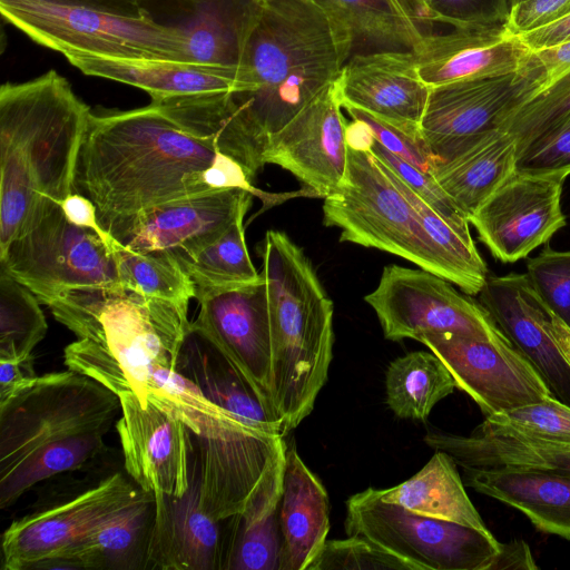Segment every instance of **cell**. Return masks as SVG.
I'll return each instance as SVG.
<instances>
[{
    "mask_svg": "<svg viewBox=\"0 0 570 570\" xmlns=\"http://www.w3.org/2000/svg\"><path fill=\"white\" fill-rule=\"evenodd\" d=\"M364 299L390 341H417L423 334L438 333L483 340L507 337L480 302L423 268L384 267L379 285Z\"/></svg>",
    "mask_w": 570,
    "mask_h": 570,
    "instance_id": "12",
    "label": "cell"
},
{
    "mask_svg": "<svg viewBox=\"0 0 570 570\" xmlns=\"http://www.w3.org/2000/svg\"><path fill=\"white\" fill-rule=\"evenodd\" d=\"M543 88L527 68L430 88L420 135L435 160L445 163L491 134Z\"/></svg>",
    "mask_w": 570,
    "mask_h": 570,
    "instance_id": "13",
    "label": "cell"
},
{
    "mask_svg": "<svg viewBox=\"0 0 570 570\" xmlns=\"http://www.w3.org/2000/svg\"><path fill=\"white\" fill-rule=\"evenodd\" d=\"M37 296L0 268V361L23 360L47 333Z\"/></svg>",
    "mask_w": 570,
    "mask_h": 570,
    "instance_id": "41",
    "label": "cell"
},
{
    "mask_svg": "<svg viewBox=\"0 0 570 570\" xmlns=\"http://www.w3.org/2000/svg\"><path fill=\"white\" fill-rule=\"evenodd\" d=\"M479 295V302L531 362L553 396L570 406V325L527 274L489 275Z\"/></svg>",
    "mask_w": 570,
    "mask_h": 570,
    "instance_id": "15",
    "label": "cell"
},
{
    "mask_svg": "<svg viewBox=\"0 0 570 570\" xmlns=\"http://www.w3.org/2000/svg\"><path fill=\"white\" fill-rule=\"evenodd\" d=\"M154 507V497L145 492L137 502L35 569L135 568V562L147 561Z\"/></svg>",
    "mask_w": 570,
    "mask_h": 570,
    "instance_id": "31",
    "label": "cell"
},
{
    "mask_svg": "<svg viewBox=\"0 0 570 570\" xmlns=\"http://www.w3.org/2000/svg\"><path fill=\"white\" fill-rule=\"evenodd\" d=\"M456 465L448 453L435 450L412 478L390 489H376L377 494L413 513L488 531L464 490Z\"/></svg>",
    "mask_w": 570,
    "mask_h": 570,
    "instance_id": "34",
    "label": "cell"
},
{
    "mask_svg": "<svg viewBox=\"0 0 570 570\" xmlns=\"http://www.w3.org/2000/svg\"><path fill=\"white\" fill-rule=\"evenodd\" d=\"M147 401L175 413L190 430L199 503L217 521L243 513L285 456L284 436L215 404L178 368L161 366L153 373Z\"/></svg>",
    "mask_w": 570,
    "mask_h": 570,
    "instance_id": "7",
    "label": "cell"
},
{
    "mask_svg": "<svg viewBox=\"0 0 570 570\" xmlns=\"http://www.w3.org/2000/svg\"><path fill=\"white\" fill-rule=\"evenodd\" d=\"M336 85L343 108L360 109L420 135L430 87L419 75L413 50L356 53L344 65Z\"/></svg>",
    "mask_w": 570,
    "mask_h": 570,
    "instance_id": "22",
    "label": "cell"
},
{
    "mask_svg": "<svg viewBox=\"0 0 570 570\" xmlns=\"http://www.w3.org/2000/svg\"><path fill=\"white\" fill-rule=\"evenodd\" d=\"M154 500L147 562L153 568L169 570L223 569L222 521L213 519L200 507L195 464L190 487L183 497L165 495Z\"/></svg>",
    "mask_w": 570,
    "mask_h": 570,
    "instance_id": "25",
    "label": "cell"
},
{
    "mask_svg": "<svg viewBox=\"0 0 570 570\" xmlns=\"http://www.w3.org/2000/svg\"><path fill=\"white\" fill-rule=\"evenodd\" d=\"M243 219L195 258L180 263L194 283L195 298L261 278L247 250Z\"/></svg>",
    "mask_w": 570,
    "mask_h": 570,
    "instance_id": "40",
    "label": "cell"
},
{
    "mask_svg": "<svg viewBox=\"0 0 570 570\" xmlns=\"http://www.w3.org/2000/svg\"><path fill=\"white\" fill-rule=\"evenodd\" d=\"M220 157L151 102L91 112L72 193L94 203L105 228L145 209L215 190L207 174Z\"/></svg>",
    "mask_w": 570,
    "mask_h": 570,
    "instance_id": "1",
    "label": "cell"
},
{
    "mask_svg": "<svg viewBox=\"0 0 570 570\" xmlns=\"http://www.w3.org/2000/svg\"><path fill=\"white\" fill-rule=\"evenodd\" d=\"M517 144L498 130L452 159L433 176L468 219L515 173ZM470 223V222H469Z\"/></svg>",
    "mask_w": 570,
    "mask_h": 570,
    "instance_id": "32",
    "label": "cell"
},
{
    "mask_svg": "<svg viewBox=\"0 0 570 570\" xmlns=\"http://www.w3.org/2000/svg\"><path fill=\"white\" fill-rule=\"evenodd\" d=\"M473 433L570 452V406L556 397L485 416Z\"/></svg>",
    "mask_w": 570,
    "mask_h": 570,
    "instance_id": "39",
    "label": "cell"
},
{
    "mask_svg": "<svg viewBox=\"0 0 570 570\" xmlns=\"http://www.w3.org/2000/svg\"><path fill=\"white\" fill-rule=\"evenodd\" d=\"M436 23L450 27L504 26L511 0H429Z\"/></svg>",
    "mask_w": 570,
    "mask_h": 570,
    "instance_id": "48",
    "label": "cell"
},
{
    "mask_svg": "<svg viewBox=\"0 0 570 570\" xmlns=\"http://www.w3.org/2000/svg\"><path fill=\"white\" fill-rule=\"evenodd\" d=\"M463 483L521 511L540 531L570 540V474L538 469H463Z\"/></svg>",
    "mask_w": 570,
    "mask_h": 570,
    "instance_id": "29",
    "label": "cell"
},
{
    "mask_svg": "<svg viewBox=\"0 0 570 570\" xmlns=\"http://www.w3.org/2000/svg\"><path fill=\"white\" fill-rule=\"evenodd\" d=\"M522 1H524V0H511V7L517 4V3H519V2H522Z\"/></svg>",
    "mask_w": 570,
    "mask_h": 570,
    "instance_id": "58",
    "label": "cell"
},
{
    "mask_svg": "<svg viewBox=\"0 0 570 570\" xmlns=\"http://www.w3.org/2000/svg\"><path fill=\"white\" fill-rule=\"evenodd\" d=\"M191 325L272 406V330L264 276L254 283L207 293Z\"/></svg>",
    "mask_w": 570,
    "mask_h": 570,
    "instance_id": "20",
    "label": "cell"
},
{
    "mask_svg": "<svg viewBox=\"0 0 570 570\" xmlns=\"http://www.w3.org/2000/svg\"><path fill=\"white\" fill-rule=\"evenodd\" d=\"M323 218L324 225L341 230V242L405 258L466 295H478L484 286L429 236L384 164L367 150L347 146L345 176L324 198Z\"/></svg>",
    "mask_w": 570,
    "mask_h": 570,
    "instance_id": "8",
    "label": "cell"
},
{
    "mask_svg": "<svg viewBox=\"0 0 570 570\" xmlns=\"http://www.w3.org/2000/svg\"><path fill=\"white\" fill-rule=\"evenodd\" d=\"M120 285L188 309L195 286L178 259L166 250H134L110 236L107 240Z\"/></svg>",
    "mask_w": 570,
    "mask_h": 570,
    "instance_id": "38",
    "label": "cell"
},
{
    "mask_svg": "<svg viewBox=\"0 0 570 570\" xmlns=\"http://www.w3.org/2000/svg\"><path fill=\"white\" fill-rule=\"evenodd\" d=\"M178 370L215 404L257 429L285 436L274 407L194 328L191 322L181 347Z\"/></svg>",
    "mask_w": 570,
    "mask_h": 570,
    "instance_id": "30",
    "label": "cell"
},
{
    "mask_svg": "<svg viewBox=\"0 0 570 570\" xmlns=\"http://www.w3.org/2000/svg\"><path fill=\"white\" fill-rule=\"evenodd\" d=\"M187 134L233 159L250 181L265 165V144L235 91L151 100Z\"/></svg>",
    "mask_w": 570,
    "mask_h": 570,
    "instance_id": "26",
    "label": "cell"
},
{
    "mask_svg": "<svg viewBox=\"0 0 570 570\" xmlns=\"http://www.w3.org/2000/svg\"><path fill=\"white\" fill-rule=\"evenodd\" d=\"M417 570L415 566L361 535L326 540L307 570Z\"/></svg>",
    "mask_w": 570,
    "mask_h": 570,
    "instance_id": "43",
    "label": "cell"
},
{
    "mask_svg": "<svg viewBox=\"0 0 570 570\" xmlns=\"http://www.w3.org/2000/svg\"><path fill=\"white\" fill-rule=\"evenodd\" d=\"M570 14V0H524L511 7L504 28L518 36Z\"/></svg>",
    "mask_w": 570,
    "mask_h": 570,
    "instance_id": "49",
    "label": "cell"
},
{
    "mask_svg": "<svg viewBox=\"0 0 570 570\" xmlns=\"http://www.w3.org/2000/svg\"><path fill=\"white\" fill-rule=\"evenodd\" d=\"M347 535H361L417 570H489L500 549L490 530L413 513L367 488L348 498Z\"/></svg>",
    "mask_w": 570,
    "mask_h": 570,
    "instance_id": "11",
    "label": "cell"
},
{
    "mask_svg": "<svg viewBox=\"0 0 570 570\" xmlns=\"http://www.w3.org/2000/svg\"><path fill=\"white\" fill-rule=\"evenodd\" d=\"M566 178L515 171L476 209L469 222L497 261L522 259L566 226Z\"/></svg>",
    "mask_w": 570,
    "mask_h": 570,
    "instance_id": "18",
    "label": "cell"
},
{
    "mask_svg": "<svg viewBox=\"0 0 570 570\" xmlns=\"http://www.w3.org/2000/svg\"><path fill=\"white\" fill-rule=\"evenodd\" d=\"M352 50L314 0L262 4L240 68L247 91H235L265 145L299 110L336 82Z\"/></svg>",
    "mask_w": 570,
    "mask_h": 570,
    "instance_id": "5",
    "label": "cell"
},
{
    "mask_svg": "<svg viewBox=\"0 0 570 570\" xmlns=\"http://www.w3.org/2000/svg\"><path fill=\"white\" fill-rule=\"evenodd\" d=\"M48 306L77 336L63 351L66 366L117 395L129 392L147 404L153 373L178 368L190 326L186 308L120 283L70 288Z\"/></svg>",
    "mask_w": 570,
    "mask_h": 570,
    "instance_id": "3",
    "label": "cell"
},
{
    "mask_svg": "<svg viewBox=\"0 0 570 570\" xmlns=\"http://www.w3.org/2000/svg\"><path fill=\"white\" fill-rule=\"evenodd\" d=\"M425 443L448 453L462 469H538L570 474V452L485 438L429 431Z\"/></svg>",
    "mask_w": 570,
    "mask_h": 570,
    "instance_id": "36",
    "label": "cell"
},
{
    "mask_svg": "<svg viewBox=\"0 0 570 570\" xmlns=\"http://www.w3.org/2000/svg\"><path fill=\"white\" fill-rule=\"evenodd\" d=\"M0 268L46 305L70 288L119 283L106 239L69 222L61 204L47 197L0 253Z\"/></svg>",
    "mask_w": 570,
    "mask_h": 570,
    "instance_id": "10",
    "label": "cell"
},
{
    "mask_svg": "<svg viewBox=\"0 0 570 570\" xmlns=\"http://www.w3.org/2000/svg\"><path fill=\"white\" fill-rule=\"evenodd\" d=\"M374 136L370 128L362 121L354 120L347 125L346 141L347 146L358 150H370Z\"/></svg>",
    "mask_w": 570,
    "mask_h": 570,
    "instance_id": "56",
    "label": "cell"
},
{
    "mask_svg": "<svg viewBox=\"0 0 570 570\" xmlns=\"http://www.w3.org/2000/svg\"><path fill=\"white\" fill-rule=\"evenodd\" d=\"M505 569H538L527 542L520 539H514L508 543H500L499 552L492 561L489 570Z\"/></svg>",
    "mask_w": 570,
    "mask_h": 570,
    "instance_id": "54",
    "label": "cell"
},
{
    "mask_svg": "<svg viewBox=\"0 0 570 570\" xmlns=\"http://www.w3.org/2000/svg\"><path fill=\"white\" fill-rule=\"evenodd\" d=\"M393 11L413 30L426 35L423 26H433L419 0H386Z\"/></svg>",
    "mask_w": 570,
    "mask_h": 570,
    "instance_id": "55",
    "label": "cell"
},
{
    "mask_svg": "<svg viewBox=\"0 0 570 570\" xmlns=\"http://www.w3.org/2000/svg\"><path fill=\"white\" fill-rule=\"evenodd\" d=\"M342 108L334 82L269 137L265 164L288 170L318 197L335 191L347 166V125Z\"/></svg>",
    "mask_w": 570,
    "mask_h": 570,
    "instance_id": "21",
    "label": "cell"
},
{
    "mask_svg": "<svg viewBox=\"0 0 570 570\" xmlns=\"http://www.w3.org/2000/svg\"><path fill=\"white\" fill-rule=\"evenodd\" d=\"M352 50H414L425 36L407 26L386 0H314Z\"/></svg>",
    "mask_w": 570,
    "mask_h": 570,
    "instance_id": "35",
    "label": "cell"
},
{
    "mask_svg": "<svg viewBox=\"0 0 570 570\" xmlns=\"http://www.w3.org/2000/svg\"><path fill=\"white\" fill-rule=\"evenodd\" d=\"M518 37L531 51L570 41V14Z\"/></svg>",
    "mask_w": 570,
    "mask_h": 570,
    "instance_id": "53",
    "label": "cell"
},
{
    "mask_svg": "<svg viewBox=\"0 0 570 570\" xmlns=\"http://www.w3.org/2000/svg\"><path fill=\"white\" fill-rule=\"evenodd\" d=\"M570 115V71L522 105L503 130L514 139L517 150Z\"/></svg>",
    "mask_w": 570,
    "mask_h": 570,
    "instance_id": "42",
    "label": "cell"
},
{
    "mask_svg": "<svg viewBox=\"0 0 570 570\" xmlns=\"http://www.w3.org/2000/svg\"><path fill=\"white\" fill-rule=\"evenodd\" d=\"M60 204L69 222L96 230L107 243L111 235L100 226L96 206L90 199L81 194L71 193Z\"/></svg>",
    "mask_w": 570,
    "mask_h": 570,
    "instance_id": "51",
    "label": "cell"
},
{
    "mask_svg": "<svg viewBox=\"0 0 570 570\" xmlns=\"http://www.w3.org/2000/svg\"><path fill=\"white\" fill-rule=\"evenodd\" d=\"M127 1H132V2H140L141 0H127Z\"/></svg>",
    "mask_w": 570,
    "mask_h": 570,
    "instance_id": "59",
    "label": "cell"
},
{
    "mask_svg": "<svg viewBox=\"0 0 570 570\" xmlns=\"http://www.w3.org/2000/svg\"><path fill=\"white\" fill-rule=\"evenodd\" d=\"M445 365L455 386L485 416L554 397L531 362L508 337L483 340L438 333L417 338Z\"/></svg>",
    "mask_w": 570,
    "mask_h": 570,
    "instance_id": "14",
    "label": "cell"
},
{
    "mask_svg": "<svg viewBox=\"0 0 570 570\" xmlns=\"http://www.w3.org/2000/svg\"><path fill=\"white\" fill-rule=\"evenodd\" d=\"M368 151L442 217L460 228L469 229L468 217L443 190L432 174L424 173L394 155L375 138Z\"/></svg>",
    "mask_w": 570,
    "mask_h": 570,
    "instance_id": "45",
    "label": "cell"
},
{
    "mask_svg": "<svg viewBox=\"0 0 570 570\" xmlns=\"http://www.w3.org/2000/svg\"><path fill=\"white\" fill-rule=\"evenodd\" d=\"M258 1L264 3V2H267V1H271V0H258Z\"/></svg>",
    "mask_w": 570,
    "mask_h": 570,
    "instance_id": "60",
    "label": "cell"
},
{
    "mask_svg": "<svg viewBox=\"0 0 570 570\" xmlns=\"http://www.w3.org/2000/svg\"><path fill=\"white\" fill-rule=\"evenodd\" d=\"M67 60L87 76L126 83L151 100L213 91H247L240 67H222L169 59H125L72 56Z\"/></svg>",
    "mask_w": 570,
    "mask_h": 570,
    "instance_id": "27",
    "label": "cell"
},
{
    "mask_svg": "<svg viewBox=\"0 0 570 570\" xmlns=\"http://www.w3.org/2000/svg\"><path fill=\"white\" fill-rule=\"evenodd\" d=\"M121 413L116 423L125 468L154 499L183 497L190 487L194 444L190 430L173 412L132 393L118 395Z\"/></svg>",
    "mask_w": 570,
    "mask_h": 570,
    "instance_id": "19",
    "label": "cell"
},
{
    "mask_svg": "<svg viewBox=\"0 0 570 570\" xmlns=\"http://www.w3.org/2000/svg\"><path fill=\"white\" fill-rule=\"evenodd\" d=\"M144 493L121 473H115L68 501L14 520L1 539L3 569H35L137 502Z\"/></svg>",
    "mask_w": 570,
    "mask_h": 570,
    "instance_id": "17",
    "label": "cell"
},
{
    "mask_svg": "<svg viewBox=\"0 0 570 570\" xmlns=\"http://www.w3.org/2000/svg\"><path fill=\"white\" fill-rule=\"evenodd\" d=\"M422 4V7L424 8V10L426 11V13L429 14L431 21L433 22V24H435V17H434V13L431 9V6H430V2L429 0H419Z\"/></svg>",
    "mask_w": 570,
    "mask_h": 570,
    "instance_id": "57",
    "label": "cell"
},
{
    "mask_svg": "<svg viewBox=\"0 0 570 570\" xmlns=\"http://www.w3.org/2000/svg\"><path fill=\"white\" fill-rule=\"evenodd\" d=\"M522 67L532 70L541 78L543 88L547 87L570 71V41L540 50H530Z\"/></svg>",
    "mask_w": 570,
    "mask_h": 570,
    "instance_id": "50",
    "label": "cell"
},
{
    "mask_svg": "<svg viewBox=\"0 0 570 570\" xmlns=\"http://www.w3.org/2000/svg\"><path fill=\"white\" fill-rule=\"evenodd\" d=\"M544 301L570 325V250L546 246L528 259L527 273Z\"/></svg>",
    "mask_w": 570,
    "mask_h": 570,
    "instance_id": "46",
    "label": "cell"
},
{
    "mask_svg": "<svg viewBox=\"0 0 570 570\" xmlns=\"http://www.w3.org/2000/svg\"><path fill=\"white\" fill-rule=\"evenodd\" d=\"M90 108L51 69L0 88V253L42 198L72 193Z\"/></svg>",
    "mask_w": 570,
    "mask_h": 570,
    "instance_id": "4",
    "label": "cell"
},
{
    "mask_svg": "<svg viewBox=\"0 0 570 570\" xmlns=\"http://www.w3.org/2000/svg\"><path fill=\"white\" fill-rule=\"evenodd\" d=\"M272 330L271 401L284 435L312 412L333 357V302L299 248L267 230L263 246Z\"/></svg>",
    "mask_w": 570,
    "mask_h": 570,
    "instance_id": "6",
    "label": "cell"
},
{
    "mask_svg": "<svg viewBox=\"0 0 570 570\" xmlns=\"http://www.w3.org/2000/svg\"><path fill=\"white\" fill-rule=\"evenodd\" d=\"M455 382L433 353L416 351L392 361L385 375L386 404L400 419L424 421Z\"/></svg>",
    "mask_w": 570,
    "mask_h": 570,
    "instance_id": "37",
    "label": "cell"
},
{
    "mask_svg": "<svg viewBox=\"0 0 570 570\" xmlns=\"http://www.w3.org/2000/svg\"><path fill=\"white\" fill-rule=\"evenodd\" d=\"M119 396L72 370L36 376L0 402V509L104 449Z\"/></svg>",
    "mask_w": 570,
    "mask_h": 570,
    "instance_id": "2",
    "label": "cell"
},
{
    "mask_svg": "<svg viewBox=\"0 0 570 570\" xmlns=\"http://www.w3.org/2000/svg\"><path fill=\"white\" fill-rule=\"evenodd\" d=\"M345 109L353 120L364 122L374 138L387 150L417 169L433 175L435 160L420 135L405 131L360 109Z\"/></svg>",
    "mask_w": 570,
    "mask_h": 570,
    "instance_id": "47",
    "label": "cell"
},
{
    "mask_svg": "<svg viewBox=\"0 0 570 570\" xmlns=\"http://www.w3.org/2000/svg\"><path fill=\"white\" fill-rule=\"evenodd\" d=\"M284 465L285 456L271 469L246 510L229 519L223 569L278 570Z\"/></svg>",
    "mask_w": 570,
    "mask_h": 570,
    "instance_id": "33",
    "label": "cell"
},
{
    "mask_svg": "<svg viewBox=\"0 0 570 570\" xmlns=\"http://www.w3.org/2000/svg\"><path fill=\"white\" fill-rule=\"evenodd\" d=\"M4 21L33 42L72 56L184 60L180 35L127 0H0Z\"/></svg>",
    "mask_w": 570,
    "mask_h": 570,
    "instance_id": "9",
    "label": "cell"
},
{
    "mask_svg": "<svg viewBox=\"0 0 570 570\" xmlns=\"http://www.w3.org/2000/svg\"><path fill=\"white\" fill-rule=\"evenodd\" d=\"M33 356L23 360L0 361V402L36 377Z\"/></svg>",
    "mask_w": 570,
    "mask_h": 570,
    "instance_id": "52",
    "label": "cell"
},
{
    "mask_svg": "<svg viewBox=\"0 0 570 570\" xmlns=\"http://www.w3.org/2000/svg\"><path fill=\"white\" fill-rule=\"evenodd\" d=\"M278 570H307L320 556L330 531V501L322 482L294 445H287L279 505Z\"/></svg>",
    "mask_w": 570,
    "mask_h": 570,
    "instance_id": "28",
    "label": "cell"
},
{
    "mask_svg": "<svg viewBox=\"0 0 570 570\" xmlns=\"http://www.w3.org/2000/svg\"><path fill=\"white\" fill-rule=\"evenodd\" d=\"M258 0H141L156 23L177 31L184 60L209 66L239 67L258 19Z\"/></svg>",
    "mask_w": 570,
    "mask_h": 570,
    "instance_id": "23",
    "label": "cell"
},
{
    "mask_svg": "<svg viewBox=\"0 0 570 570\" xmlns=\"http://www.w3.org/2000/svg\"><path fill=\"white\" fill-rule=\"evenodd\" d=\"M253 193L230 187L168 202L104 229L134 250H166L179 263L195 258L244 218Z\"/></svg>",
    "mask_w": 570,
    "mask_h": 570,
    "instance_id": "16",
    "label": "cell"
},
{
    "mask_svg": "<svg viewBox=\"0 0 570 570\" xmlns=\"http://www.w3.org/2000/svg\"><path fill=\"white\" fill-rule=\"evenodd\" d=\"M413 52L421 79L432 88L515 72L530 49L504 26H464L445 33L425 35Z\"/></svg>",
    "mask_w": 570,
    "mask_h": 570,
    "instance_id": "24",
    "label": "cell"
},
{
    "mask_svg": "<svg viewBox=\"0 0 570 570\" xmlns=\"http://www.w3.org/2000/svg\"><path fill=\"white\" fill-rule=\"evenodd\" d=\"M515 171L570 175V115L517 150Z\"/></svg>",
    "mask_w": 570,
    "mask_h": 570,
    "instance_id": "44",
    "label": "cell"
}]
</instances>
